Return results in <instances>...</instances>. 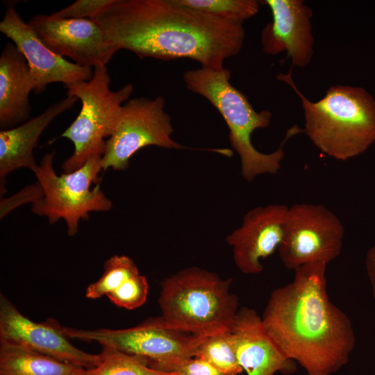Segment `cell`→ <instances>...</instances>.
I'll use <instances>...</instances> for the list:
<instances>
[{
  "label": "cell",
  "mask_w": 375,
  "mask_h": 375,
  "mask_svg": "<svg viewBox=\"0 0 375 375\" xmlns=\"http://www.w3.org/2000/svg\"><path fill=\"white\" fill-rule=\"evenodd\" d=\"M108 44L140 59L188 58L218 69L239 53L242 23L224 20L176 0H114L92 18Z\"/></svg>",
  "instance_id": "cell-1"
},
{
  "label": "cell",
  "mask_w": 375,
  "mask_h": 375,
  "mask_svg": "<svg viewBox=\"0 0 375 375\" xmlns=\"http://www.w3.org/2000/svg\"><path fill=\"white\" fill-rule=\"evenodd\" d=\"M327 264L294 269L292 281L274 289L261 316L283 353L308 375H331L349 361L356 345L351 322L330 299Z\"/></svg>",
  "instance_id": "cell-2"
},
{
  "label": "cell",
  "mask_w": 375,
  "mask_h": 375,
  "mask_svg": "<svg viewBox=\"0 0 375 375\" xmlns=\"http://www.w3.org/2000/svg\"><path fill=\"white\" fill-rule=\"evenodd\" d=\"M276 78L290 85L301 100L305 133L324 154L344 161L365 152L375 142V99L364 88L330 87L312 102L297 88L289 73Z\"/></svg>",
  "instance_id": "cell-3"
},
{
  "label": "cell",
  "mask_w": 375,
  "mask_h": 375,
  "mask_svg": "<svg viewBox=\"0 0 375 375\" xmlns=\"http://www.w3.org/2000/svg\"><path fill=\"white\" fill-rule=\"evenodd\" d=\"M187 89L206 99L220 113L229 129L232 148L241 161V174L248 182L264 174H276L284 158L285 142L303 130L297 124L287 131L278 148L272 153L258 151L251 140L258 128L267 127L272 113L268 110L256 112L246 96L231 83V72L201 67L186 70L183 75Z\"/></svg>",
  "instance_id": "cell-4"
},
{
  "label": "cell",
  "mask_w": 375,
  "mask_h": 375,
  "mask_svg": "<svg viewBox=\"0 0 375 375\" xmlns=\"http://www.w3.org/2000/svg\"><path fill=\"white\" fill-rule=\"evenodd\" d=\"M231 283L198 267L183 269L160 283V317L170 327L199 337L228 332L240 309Z\"/></svg>",
  "instance_id": "cell-5"
},
{
  "label": "cell",
  "mask_w": 375,
  "mask_h": 375,
  "mask_svg": "<svg viewBox=\"0 0 375 375\" xmlns=\"http://www.w3.org/2000/svg\"><path fill=\"white\" fill-rule=\"evenodd\" d=\"M110 76L106 65L94 67L89 81L65 86L67 94L78 98L81 110L69 127L61 134L74 144L73 153L64 162V173L78 169L95 155L102 156L105 138L113 133L125 102L133 92V85L126 84L113 91L110 88Z\"/></svg>",
  "instance_id": "cell-6"
},
{
  "label": "cell",
  "mask_w": 375,
  "mask_h": 375,
  "mask_svg": "<svg viewBox=\"0 0 375 375\" xmlns=\"http://www.w3.org/2000/svg\"><path fill=\"white\" fill-rule=\"evenodd\" d=\"M54 156L55 152L46 153L34 172L40 195L31 208L51 224L64 219L68 235L73 236L80 220L88 219L90 212L108 211L112 206L99 187L102 156L95 155L78 169L60 175L53 169Z\"/></svg>",
  "instance_id": "cell-7"
},
{
  "label": "cell",
  "mask_w": 375,
  "mask_h": 375,
  "mask_svg": "<svg viewBox=\"0 0 375 375\" xmlns=\"http://www.w3.org/2000/svg\"><path fill=\"white\" fill-rule=\"evenodd\" d=\"M61 328L69 339L96 342L102 347L144 358L151 367L162 372L172 365L194 357L198 347L206 338L170 327L160 316L122 329Z\"/></svg>",
  "instance_id": "cell-8"
},
{
  "label": "cell",
  "mask_w": 375,
  "mask_h": 375,
  "mask_svg": "<svg viewBox=\"0 0 375 375\" xmlns=\"http://www.w3.org/2000/svg\"><path fill=\"white\" fill-rule=\"evenodd\" d=\"M165 106V100L161 96L153 99L134 98L123 105L117 125L106 141L101 157L103 170L127 169L131 158L147 146L188 149L172 138L174 128Z\"/></svg>",
  "instance_id": "cell-9"
},
{
  "label": "cell",
  "mask_w": 375,
  "mask_h": 375,
  "mask_svg": "<svg viewBox=\"0 0 375 375\" xmlns=\"http://www.w3.org/2000/svg\"><path fill=\"white\" fill-rule=\"evenodd\" d=\"M344 228L339 218L322 204L295 203L289 208L278 252L283 265L294 269L339 256Z\"/></svg>",
  "instance_id": "cell-10"
},
{
  "label": "cell",
  "mask_w": 375,
  "mask_h": 375,
  "mask_svg": "<svg viewBox=\"0 0 375 375\" xmlns=\"http://www.w3.org/2000/svg\"><path fill=\"white\" fill-rule=\"evenodd\" d=\"M58 322H35L24 315L4 295L0 296V340L49 356L64 362L91 369L101 360L74 347Z\"/></svg>",
  "instance_id": "cell-11"
},
{
  "label": "cell",
  "mask_w": 375,
  "mask_h": 375,
  "mask_svg": "<svg viewBox=\"0 0 375 375\" xmlns=\"http://www.w3.org/2000/svg\"><path fill=\"white\" fill-rule=\"evenodd\" d=\"M28 24L52 51L80 66H106L117 52L108 44L101 28L92 19L37 15Z\"/></svg>",
  "instance_id": "cell-12"
},
{
  "label": "cell",
  "mask_w": 375,
  "mask_h": 375,
  "mask_svg": "<svg viewBox=\"0 0 375 375\" xmlns=\"http://www.w3.org/2000/svg\"><path fill=\"white\" fill-rule=\"evenodd\" d=\"M0 31L24 56L34 81L33 92H43L52 83L68 85L90 80L94 68L72 62L52 51L26 23L13 6L7 7L0 22Z\"/></svg>",
  "instance_id": "cell-13"
},
{
  "label": "cell",
  "mask_w": 375,
  "mask_h": 375,
  "mask_svg": "<svg viewBox=\"0 0 375 375\" xmlns=\"http://www.w3.org/2000/svg\"><path fill=\"white\" fill-rule=\"evenodd\" d=\"M289 207L270 204L249 210L241 226L229 234L234 262L245 274L262 272L261 260L272 255L283 240Z\"/></svg>",
  "instance_id": "cell-14"
},
{
  "label": "cell",
  "mask_w": 375,
  "mask_h": 375,
  "mask_svg": "<svg viewBox=\"0 0 375 375\" xmlns=\"http://www.w3.org/2000/svg\"><path fill=\"white\" fill-rule=\"evenodd\" d=\"M272 21L261 33L265 53L276 55L286 51L293 65H308L313 55L312 10L302 0H265Z\"/></svg>",
  "instance_id": "cell-15"
},
{
  "label": "cell",
  "mask_w": 375,
  "mask_h": 375,
  "mask_svg": "<svg viewBox=\"0 0 375 375\" xmlns=\"http://www.w3.org/2000/svg\"><path fill=\"white\" fill-rule=\"evenodd\" d=\"M230 337L238 361L247 375L285 374L296 370L265 329L254 309L243 306L235 317Z\"/></svg>",
  "instance_id": "cell-16"
},
{
  "label": "cell",
  "mask_w": 375,
  "mask_h": 375,
  "mask_svg": "<svg viewBox=\"0 0 375 375\" xmlns=\"http://www.w3.org/2000/svg\"><path fill=\"white\" fill-rule=\"evenodd\" d=\"M78 98L67 96L52 103L39 115L9 129L0 131L1 194L5 192L6 176L14 170L26 167L33 172L38 165L33 157L42 133L58 115L72 108Z\"/></svg>",
  "instance_id": "cell-17"
},
{
  "label": "cell",
  "mask_w": 375,
  "mask_h": 375,
  "mask_svg": "<svg viewBox=\"0 0 375 375\" xmlns=\"http://www.w3.org/2000/svg\"><path fill=\"white\" fill-rule=\"evenodd\" d=\"M34 81L26 60L10 42L0 56V127H15L28 120L31 107L29 94Z\"/></svg>",
  "instance_id": "cell-18"
},
{
  "label": "cell",
  "mask_w": 375,
  "mask_h": 375,
  "mask_svg": "<svg viewBox=\"0 0 375 375\" xmlns=\"http://www.w3.org/2000/svg\"><path fill=\"white\" fill-rule=\"evenodd\" d=\"M85 369L26 348L0 344V375H84Z\"/></svg>",
  "instance_id": "cell-19"
},
{
  "label": "cell",
  "mask_w": 375,
  "mask_h": 375,
  "mask_svg": "<svg viewBox=\"0 0 375 375\" xmlns=\"http://www.w3.org/2000/svg\"><path fill=\"white\" fill-rule=\"evenodd\" d=\"M100 363L85 369L84 375H178L157 370L146 358L113 348L102 347Z\"/></svg>",
  "instance_id": "cell-20"
},
{
  "label": "cell",
  "mask_w": 375,
  "mask_h": 375,
  "mask_svg": "<svg viewBox=\"0 0 375 375\" xmlns=\"http://www.w3.org/2000/svg\"><path fill=\"white\" fill-rule=\"evenodd\" d=\"M194 357L208 362L224 375H239L243 372L231 340L230 331L206 338L198 347Z\"/></svg>",
  "instance_id": "cell-21"
},
{
  "label": "cell",
  "mask_w": 375,
  "mask_h": 375,
  "mask_svg": "<svg viewBox=\"0 0 375 375\" xmlns=\"http://www.w3.org/2000/svg\"><path fill=\"white\" fill-rule=\"evenodd\" d=\"M138 274V268L131 258L124 255L112 256L105 262L101 276L87 288L85 297L95 299L107 296L127 279Z\"/></svg>",
  "instance_id": "cell-22"
},
{
  "label": "cell",
  "mask_w": 375,
  "mask_h": 375,
  "mask_svg": "<svg viewBox=\"0 0 375 375\" xmlns=\"http://www.w3.org/2000/svg\"><path fill=\"white\" fill-rule=\"evenodd\" d=\"M183 6L206 12L217 18L243 23L259 10L255 0H176Z\"/></svg>",
  "instance_id": "cell-23"
},
{
  "label": "cell",
  "mask_w": 375,
  "mask_h": 375,
  "mask_svg": "<svg viewBox=\"0 0 375 375\" xmlns=\"http://www.w3.org/2000/svg\"><path fill=\"white\" fill-rule=\"evenodd\" d=\"M148 293L149 283L146 277L138 274L127 279L106 297L115 306L133 310L145 303Z\"/></svg>",
  "instance_id": "cell-24"
},
{
  "label": "cell",
  "mask_w": 375,
  "mask_h": 375,
  "mask_svg": "<svg viewBox=\"0 0 375 375\" xmlns=\"http://www.w3.org/2000/svg\"><path fill=\"white\" fill-rule=\"evenodd\" d=\"M114 0H78L61 10L50 14L62 19H92Z\"/></svg>",
  "instance_id": "cell-25"
},
{
  "label": "cell",
  "mask_w": 375,
  "mask_h": 375,
  "mask_svg": "<svg viewBox=\"0 0 375 375\" xmlns=\"http://www.w3.org/2000/svg\"><path fill=\"white\" fill-rule=\"evenodd\" d=\"M162 372L178 375H224L208 362L196 357L172 365Z\"/></svg>",
  "instance_id": "cell-26"
},
{
  "label": "cell",
  "mask_w": 375,
  "mask_h": 375,
  "mask_svg": "<svg viewBox=\"0 0 375 375\" xmlns=\"http://www.w3.org/2000/svg\"><path fill=\"white\" fill-rule=\"evenodd\" d=\"M365 262L372 295L375 299V244L368 250Z\"/></svg>",
  "instance_id": "cell-27"
}]
</instances>
